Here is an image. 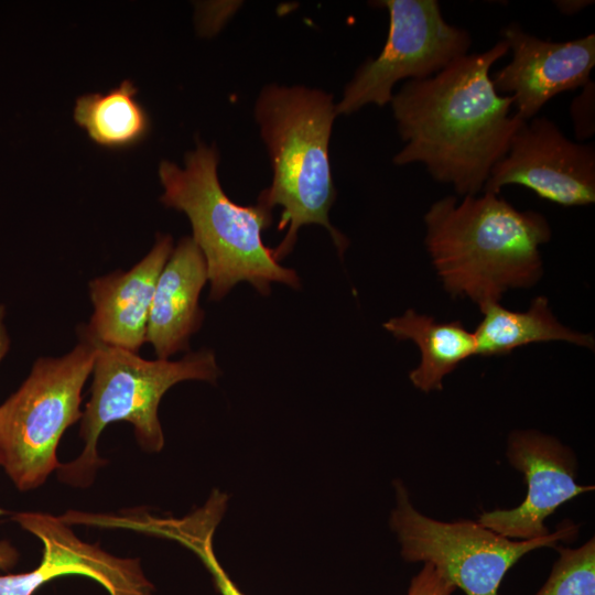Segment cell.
<instances>
[{"label": "cell", "mask_w": 595, "mask_h": 595, "mask_svg": "<svg viewBox=\"0 0 595 595\" xmlns=\"http://www.w3.org/2000/svg\"><path fill=\"white\" fill-rule=\"evenodd\" d=\"M424 245L443 288L483 306L510 289L534 285L543 273L540 247L551 239L548 219L520 212L499 194L445 196L423 217Z\"/></svg>", "instance_id": "2"}, {"label": "cell", "mask_w": 595, "mask_h": 595, "mask_svg": "<svg viewBox=\"0 0 595 595\" xmlns=\"http://www.w3.org/2000/svg\"><path fill=\"white\" fill-rule=\"evenodd\" d=\"M510 184L562 206L589 205L595 202V148L570 140L549 118L523 121L483 191L499 194Z\"/></svg>", "instance_id": "9"}, {"label": "cell", "mask_w": 595, "mask_h": 595, "mask_svg": "<svg viewBox=\"0 0 595 595\" xmlns=\"http://www.w3.org/2000/svg\"><path fill=\"white\" fill-rule=\"evenodd\" d=\"M555 8L564 15H573L594 3L593 0H555Z\"/></svg>", "instance_id": "23"}, {"label": "cell", "mask_w": 595, "mask_h": 595, "mask_svg": "<svg viewBox=\"0 0 595 595\" xmlns=\"http://www.w3.org/2000/svg\"><path fill=\"white\" fill-rule=\"evenodd\" d=\"M12 520L43 545L40 564L32 571L0 575V595H33L46 582L79 574L98 582L109 595H152L153 584L137 559L118 558L82 541L62 517L22 511Z\"/></svg>", "instance_id": "11"}, {"label": "cell", "mask_w": 595, "mask_h": 595, "mask_svg": "<svg viewBox=\"0 0 595 595\" xmlns=\"http://www.w3.org/2000/svg\"><path fill=\"white\" fill-rule=\"evenodd\" d=\"M19 559L17 549L8 541H0V571H9Z\"/></svg>", "instance_id": "22"}, {"label": "cell", "mask_w": 595, "mask_h": 595, "mask_svg": "<svg viewBox=\"0 0 595 595\" xmlns=\"http://www.w3.org/2000/svg\"><path fill=\"white\" fill-rule=\"evenodd\" d=\"M594 538L576 549L555 545L559 559L536 595H595Z\"/></svg>", "instance_id": "19"}, {"label": "cell", "mask_w": 595, "mask_h": 595, "mask_svg": "<svg viewBox=\"0 0 595 595\" xmlns=\"http://www.w3.org/2000/svg\"><path fill=\"white\" fill-rule=\"evenodd\" d=\"M507 457L511 466L523 474L528 487L526 498L512 509L484 511L477 521L510 540L548 536L544 521L564 502L595 488L576 483L573 451L539 431H513L508 439Z\"/></svg>", "instance_id": "10"}, {"label": "cell", "mask_w": 595, "mask_h": 595, "mask_svg": "<svg viewBox=\"0 0 595 595\" xmlns=\"http://www.w3.org/2000/svg\"><path fill=\"white\" fill-rule=\"evenodd\" d=\"M394 490L390 527L398 537L402 558L407 562L432 564L466 595H498L504 576L524 554L554 548L577 533V527L565 521L545 537L510 540L478 521L443 522L429 518L412 506L403 483L397 480Z\"/></svg>", "instance_id": "7"}, {"label": "cell", "mask_w": 595, "mask_h": 595, "mask_svg": "<svg viewBox=\"0 0 595 595\" xmlns=\"http://www.w3.org/2000/svg\"><path fill=\"white\" fill-rule=\"evenodd\" d=\"M80 335L67 355L39 358L0 405V466L21 491L43 485L61 467L60 440L82 419V389L94 368L96 343Z\"/></svg>", "instance_id": "6"}, {"label": "cell", "mask_w": 595, "mask_h": 595, "mask_svg": "<svg viewBox=\"0 0 595 595\" xmlns=\"http://www.w3.org/2000/svg\"><path fill=\"white\" fill-rule=\"evenodd\" d=\"M137 95L138 87L129 79L106 93L82 95L75 102L74 120L99 147L133 148L151 131V118Z\"/></svg>", "instance_id": "17"}, {"label": "cell", "mask_w": 595, "mask_h": 595, "mask_svg": "<svg viewBox=\"0 0 595 595\" xmlns=\"http://www.w3.org/2000/svg\"><path fill=\"white\" fill-rule=\"evenodd\" d=\"M172 250V237L158 235L150 252L130 270L91 280L94 312L82 333L97 343L137 353L145 342L156 281Z\"/></svg>", "instance_id": "13"}, {"label": "cell", "mask_w": 595, "mask_h": 595, "mask_svg": "<svg viewBox=\"0 0 595 595\" xmlns=\"http://www.w3.org/2000/svg\"><path fill=\"white\" fill-rule=\"evenodd\" d=\"M372 6L389 14V31L381 52L355 72L336 102V112L351 115L367 105L390 104L400 80L429 78L468 54L472 36L450 24L436 0H380Z\"/></svg>", "instance_id": "8"}, {"label": "cell", "mask_w": 595, "mask_h": 595, "mask_svg": "<svg viewBox=\"0 0 595 595\" xmlns=\"http://www.w3.org/2000/svg\"><path fill=\"white\" fill-rule=\"evenodd\" d=\"M227 500L212 494L206 504L183 518H158L154 536L177 541L192 550L210 573L220 595H245L229 578L213 550V536L218 526Z\"/></svg>", "instance_id": "18"}, {"label": "cell", "mask_w": 595, "mask_h": 595, "mask_svg": "<svg viewBox=\"0 0 595 595\" xmlns=\"http://www.w3.org/2000/svg\"><path fill=\"white\" fill-rule=\"evenodd\" d=\"M95 343L90 398L79 429L84 447L77 458L61 464L57 469L61 480L78 487L90 485L104 464L97 453V442L109 423H131L140 446L148 452H160L164 435L158 408L164 393L184 380L215 383L220 375L215 355L208 349L190 353L175 361L147 360L137 353Z\"/></svg>", "instance_id": "5"}, {"label": "cell", "mask_w": 595, "mask_h": 595, "mask_svg": "<svg viewBox=\"0 0 595 595\" xmlns=\"http://www.w3.org/2000/svg\"><path fill=\"white\" fill-rule=\"evenodd\" d=\"M570 115L577 142L592 138L595 133V83L591 79L582 91L573 98Z\"/></svg>", "instance_id": "20"}, {"label": "cell", "mask_w": 595, "mask_h": 595, "mask_svg": "<svg viewBox=\"0 0 595 595\" xmlns=\"http://www.w3.org/2000/svg\"><path fill=\"white\" fill-rule=\"evenodd\" d=\"M383 327L398 340H412L419 347L421 360L409 378L423 392L441 390L445 376L476 355L474 333L461 321L437 322L409 309L385 322Z\"/></svg>", "instance_id": "15"}, {"label": "cell", "mask_w": 595, "mask_h": 595, "mask_svg": "<svg viewBox=\"0 0 595 595\" xmlns=\"http://www.w3.org/2000/svg\"><path fill=\"white\" fill-rule=\"evenodd\" d=\"M207 280L201 249L192 237L182 238L158 278L148 318L145 342L159 359L188 349L204 318L198 300Z\"/></svg>", "instance_id": "14"}, {"label": "cell", "mask_w": 595, "mask_h": 595, "mask_svg": "<svg viewBox=\"0 0 595 595\" xmlns=\"http://www.w3.org/2000/svg\"><path fill=\"white\" fill-rule=\"evenodd\" d=\"M479 310L483 318L474 332L477 356L508 355L518 347L548 342L594 349L593 335L561 324L543 295L533 299L527 311H510L499 302L486 303Z\"/></svg>", "instance_id": "16"}, {"label": "cell", "mask_w": 595, "mask_h": 595, "mask_svg": "<svg viewBox=\"0 0 595 595\" xmlns=\"http://www.w3.org/2000/svg\"><path fill=\"white\" fill-rule=\"evenodd\" d=\"M512 53L491 82L499 95L512 96L516 115L523 121L536 117L554 96L582 88L595 66V34L553 42L527 33L518 22L501 29Z\"/></svg>", "instance_id": "12"}, {"label": "cell", "mask_w": 595, "mask_h": 595, "mask_svg": "<svg viewBox=\"0 0 595 595\" xmlns=\"http://www.w3.org/2000/svg\"><path fill=\"white\" fill-rule=\"evenodd\" d=\"M4 309L0 305V361L9 348V338L3 324Z\"/></svg>", "instance_id": "24"}, {"label": "cell", "mask_w": 595, "mask_h": 595, "mask_svg": "<svg viewBox=\"0 0 595 595\" xmlns=\"http://www.w3.org/2000/svg\"><path fill=\"white\" fill-rule=\"evenodd\" d=\"M218 162L216 147L198 142L186 153L184 169L169 161L159 166L164 188L160 201L188 217L192 239L205 258L209 299L221 300L244 281L262 295L270 293L273 282L300 289L296 272L275 261L272 249L262 241V231L272 223V210L258 203L241 206L232 202L220 185Z\"/></svg>", "instance_id": "4"}, {"label": "cell", "mask_w": 595, "mask_h": 595, "mask_svg": "<svg viewBox=\"0 0 595 595\" xmlns=\"http://www.w3.org/2000/svg\"><path fill=\"white\" fill-rule=\"evenodd\" d=\"M508 52L500 40L429 78L407 80L390 101L404 142L393 164L421 163L459 195H477L523 122L510 112L513 97L499 95L490 77L491 66Z\"/></svg>", "instance_id": "1"}, {"label": "cell", "mask_w": 595, "mask_h": 595, "mask_svg": "<svg viewBox=\"0 0 595 595\" xmlns=\"http://www.w3.org/2000/svg\"><path fill=\"white\" fill-rule=\"evenodd\" d=\"M255 119L264 142L272 169L268 188L258 204L272 210L282 207L278 230L286 234L272 249L275 261L293 249L303 226L327 229L339 256L348 239L329 221L328 213L336 198L328 147L336 112L334 96L302 85L269 84L255 104Z\"/></svg>", "instance_id": "3"}, {"label": "cell", "mask_w": 595, "mask_h": 595, "mask_svg": "<svg viewBox=\"0 0 595 595\" xmlns=\"http://www.w3.org/2000/svg\"><path fill=\"white\" fill-rule=\"evenodd\" d=\"M456 587L430 563L412 578L407 595H453Z\"/></svg>", "instance_id": "21"}]
</instances>
